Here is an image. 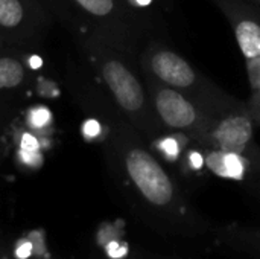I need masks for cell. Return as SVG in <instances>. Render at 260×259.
<instances>
[{
  "instance_id": "obj_2",
  "label": "cell",
  "mask_w": 260,
  "mask_h": 259,
  "mask_svg": "<svg viewBox=\"0 0 260 259\" xmlns=\"http://www.w3.org/2000/svg\"><path fill=\"white\" fill-rule=\"evenodd\" d=\"M72 38L98 81L143 139L149 142L160 134L165 127L154 111L139 60L91 34H72Z\"/></svg>"
},
{
  "instance_id": "obj_18",
  "label": "cell",
  "mask_w": 260,
  "mask_h": 259,
  "mask_svg": "<svg viewBox=\"0 0 260 259\" xmlns=\"http://www.w3.org/2000/svg\"><path fill=\"white\" fill-rule=\"evenodd\" d=\"M105 253L111 259H122L128 253V247L119 240H110L105 243Z\"/></svg>"
},
{
  "instance_id": "obj_5",
  "label": "cell",
  "mask_w": 260,
  "mask_h": 259,
  "mask_svg": "<svg viewBox=\"0 0 260 259\" xmlns=\"http://www.w3.org/2000/svg\"><path fill=\"white\" fill-rule=\"evenodd\" d=\"M143 78L154 111L165 128L186 133L197 140L215 122L216 116L206 111L197 101L183 92L172 89L145 73Z\"/></svg>"
},
{
  "instance_id": "obj_3",
  "label": "cell",
  "mask_w": 260,
  "mask_h": 259,
  "mask_svg": "<svg viewBox=\"0 0 260 259\" xmlns=\"http://www.w3.org/2000/svg\"><path fill=\"white\" fill-rule=\"evenodd\" d=\"M70 34H91L139 58L154 38L157 23L134 11L126 0H41Z\"/></svg>"
},
{
  "instance_id": "obj_13",
  "label": "cell",
  "mask_w": 260,
  "mask_h": 259,
  "mask_svg": "<svg viewBox=\"0 0 260 259\" xmlns=\"http://www.w3.org/2000/svg\"><path fill=\"white\" fill-rule=\"evenodd\" d=\"M18 110V99L15 93H3L0 95V163L5 154V136L11 128V124Z\"/></svg>"
},
{
  "instance_id": "obj_21",
  "label": "cell",
  "mask_w": 260,
  "mask_h": 259,
  "mask_svg": "<svg viewBox=\"0 0 260 259\" xmlns=\"http://www.w3.org/2000/svg\"><path fill=\"white\" fill-rule=\"evenodd\" d=\"M256 243H257V244H259V246H260V238H259V240H256Z\"/></svg>"
},
{
  "instance_id": "obj_20",
  "label": "cell",
  "mask_w": 260,
  "mask_h": 259,
  "mask_svg": "<svg viewBox=\"0 0 260 259\" xmlns=\"http://www.w3.org/2000/svg\"><path fill=\"white\" fill-rule=\"evenodd\" d=\"M6 47H8V46H6V43H5V41H3V38L0 37V52H2V50H5Z\"/></svg>"
},
{
  "instance_id": "obj_14",
  "label": "cell",
  "mask_w": 260,
  "mask_h": 259,
  "mask_svg": "<svg viewBox=\"0 0 260 259\" xmlns=\"http://www.w3.org/2000/svg\"><path fill=\"white\" fill-rule=\"evenodd\" d=\"M81 134L87 142L91 143H102L104 137H105V125L101 119L88 114V118L82 122L81 127Z\"/></svg>"
},
{
  "instance_id": "obj_17",
  "label": "cell",
  "mask_w": 260,
  "mask_h": 259,
  "mask_svg": "<svg viewBox=\"0 0 260 259\" xmlns=\"http://www.w3.org/2000/svg\"><path fill=\"white\" fill-rule=\"evenodd\" d=\"M34 90L37 92V95H40L41 98H47V99H52V98H56L59 95V85L52 82L50 79L47 78H43V76H37L35 79V84H34Z\"/></svg>"
},
{
  "instance_id": "obj_16",
  "label": "cell",
  "mask_w": 260,
  "mask_h": 259,
  "mask_svg": "<svg viewBox=\"0 0 260 259\" xmlns=\"http://www.w3.org/2000/svg\"><path fill=\"white\" fill-rule=\"evenodd\" d=\"M15 162L21 169L26 171H37L44 163V153L43 151H24V150H14Z\"/></svg>"
},
{
  "instance_id": "obj_11",
  "label": "cell",
  "mask_w": 260,
  "mask_h": 259,
  "mask_svg": "<svg viewBox=\"0 0 260 259\" xmlns=\"http://www.w3.org/2000/svg\"><path fill=\"white\" fill-rule=\"evenodd\" d=\"M21 122L29 130L38 133L40 136L47 137V139L52 137L53 127H55V118L49 107H46L43 104H37V105L26 108V111L23 113Z\"/></svg>"
},
{
  "instance_id": "obj_10",
  "label": "cell",
  "mask_w": 260,
  "mask_h": 259,
  "mask_svg": "<svg viewBox=\"0 0 260 259\" xmlns=\"http://www.w3.org/2000/svg\"><path fill=\"white\" fill-rule=\"evenodd\" d=\"M193 139L181 131L169 130L165 128L160 134H157L152 140L148 142L151 151L163 162L168 165H175L178 166L192 145Z\"/></svg>"
},
{
  "instance_id": "obj_9",
  "label": "cell",
  "mask_w": 260,
  "mask_h": 259,
  "mask_svg": "<svg viewBox=\"0 0 260 259\" xmlns=\"http://www.w3.org/2000/svg\"><path fill=\"white\" fill-rule=\"evenodd\" d=\"M24 49L6 47L0 52V95L18 93L34 87L38 75L32 73L23 58Z\"/></svg>"
},
{
  "instance_id": "obj_8",
  "label": "cell",
  "mask_w": 260,
  "mask_h": 259,
  "mask_svg": "<svg viewBox=\"0 0 260 259\" xmlns=\"http://www.w3.org/2000/svg\"><path fill=\"white\" fill-rule=\"evenodd\" d=\"M203 147V145H201ZM206 168L215 177L244 185L260 195V148L250 154L203 147Z\"/></svg>"
},
{
  "instance_id": "obj_15",
  "label": "cell",
  "mask_w": 260,
  "mask_h": 259,
  "mask_svg": "<svg viewBox=\"0 0 260 259\" xmlns=\"http://www.w3.org/2000/svg\"><path fill=\"white\" fill-rule=\"evenodd\" d=\"M38 246H44L43 240H35V232L30 234L27 238H21L15 243L12 255L15 259H32L37 256Z\"/></svg>"
},
{
  "instance_id": "obj_6",
  "label": "cell",
  "mask_w": 260,
  "mask_h": 259,
  "mask_svg": "<svg viewBox=\"0 0 260 259\" xmlns=\"http://www.w3.org/2000/svg\"><path fill=\"white\" fill-rule=\"evenodd\" d=\"M53 21L41 0H0V37L8 47L37 49L47 38Z\"/></svg>"
},
{
  "instance_id": "obj_12",
  "label": "cell",
  "mask_w": 260,
  "mask_h": 259,
  "mask_svg": "<svg viewBox=\"0 0 260 259\" xmlns=\"http://www.w3.org/2000/svg\"><path fill=\"white\" fill-rule=\"evenodd\" d=\"M245 69L250 84V98L247 107L256 125L260 127V56L245 58Z\"/></svg>"
},
{
  "instance_id": "obj_7",
  "label": "cell",
  "mask_w": 260,
  "mask_h": 259,
  "mask_svg": "<svg viewBox=\"0 0 260 259\" xmlns=\"http://www.w3.org/2000/svg\"><path fill=\"white\" fill-rule=\"evenodd\" d=\"M254 125L245 102L244 107L216 116L212 127L195 142L213 150L250 154L260 148L254 139Z\"/></svg>"
},
{
  "instance_id": "obj_1",
  "label": "cell",
  "mask_w": 260,
  "mask_h": 259,
  "mask_svg": "<svg viewBox=\"0 0 260 259\" xmlns=\"http://www.w3.org/2000/svg\"><path fill=\"white\" fill-rule=\"evenodd\" d=\"M64 84L81 110L104 122L105 137L101 147L105 159L137 205L166 220L189 218L190 206L175 179L102 84L72 61L66 64Z\"/></svg>"
},
{
  "instance_id": "obj_4",
  "label": "cell",
  "mask_w": 260,
  "mask_h": 259,
  "mask_svg": "<svg viewBox=\"0 0 260 259\" xmlns=\"http://www.w3.org/2000/svg\"><path fill=\"white\" fill-rule=\"evenodd\" d=\"M137 60L145 75L183 92L213 116H221L245 105V102L203 75L187 58L161 40L151 38L140 50Z\"/></svg>"
},
{
  "instance_id": "obj_19",
  "label": "cell",
  "mask_w": 260,
  "mask_h": 259,
  "mask_svg": "<svg viewBox=\"0 0 260 259\" xmlns=\"http://www.w3.org/2000/svg\"><path fill=\"white\" fill-rule=\"evenodd\" d=\"M241 2H244V3H247V5H250V6L260 11V0H241Z\"/></svg>"
}]
</instances>
